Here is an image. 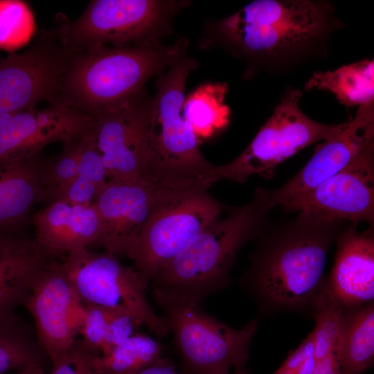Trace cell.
<instances>
[{"label": "cell", "instance_id": "1", "mask_svg": "<svg viewBox=\"0 0 374 374\" xmlns=\"http://www.w3.org/2000/svg\"><path fill=\"white\" fill-rule=\"evenodd\" d=\"M350 224L308 210L287 222H267L256 236L249 267L240 280L260 313L314 317L328 251Z\"/></svg>", "mask_w": 374, "mask_h": 374}, {"label": "cell", "instance_id": "2", "mask_svg": "<svg viewBox=\"0 0 374 374\" xmlns=\"http://www.w3.org/2000/svg\"><path fill=\"white\" fill-rule=\"evenodd\" d=\"M343 26L326 1L256 0L210 24L205 43L244 60L250 74L273 72L326 55Z\"/></svg>", "mask_w": 374, "mask_h": 374}, {"label": "cell", "instance_id": "3", "mask_svg": "<svg viewBox=\"0 0 374 374\" xmlns=\"http://www.w3.org/2000/svg\"><path fill=\"white\" fill-rule=\"evenodd\" d=\"M181 37L171 45L100 46L73 53L60 95V103L86 116L118 106L145 89V82L161 75L186 54Z\"/></svg>", "mask_w": 374, "mask_h": 374}, {"label": "cell", "instance_id": "4", "mask_svg": "<svg viewBox=\"0 0 374 374\" xmlns=\"http://www.w3.org/2000/svg\"><path fill=\"white\" fill-rule=\"evenodd\" d=\"M272 208L269 191L257 188L249 203L213 221L159 269L150 283L152 290L199 303L226 287L238 251L267 223Z\"/></svg>", "mask_w": 374, "mask_h": 374}, {"label": "cell", "instance_id": "5", "mask_svg": "<svg viewBox=\"0 0 374 374\" xmlns=\"http://www.w3.org/2000/svg\"><path fill=\"white\" fill-rule=\"evenodd\" d=\"M197 66L196 60L186 54L155 82L150 116L149 181L207 190L218 181L215 166L204 157L200 141L181 113L187 78Z\"/></svg>", "mask_w": 374, "mask_h": 374}, {"label": "cell", "instance_id": "6", "mask_svg": "<svg viewBox=\"0 0 374 374\" xmlns=\"http://www.w3.org/2000/svg\"><path fill=\"white\" fill-rule=\"evenodd\" d=\"M165 312L184 374H229L245 367L258 324L231 328L206 313L199 303L152 290Z\"/></svg>", "mask_w": 374, "mask_h": 374}, {"label": "cell", "instance_id": "7", "mask_svg": "<svg viewBox=\"0 0 374 374\" xmlns=\"http://www.w3.org/2000/svg\"><path fill=\"white\" fill-rule=\"evenodd\" d=\"M187 1L94 0L75 21L55 28L62 44L76 53L96 46L127 47L159 42Z\"/></svg>", "mask_w": 374, "mask_h": 374}, {"label": "cell", "instance_id": "8", "mask_svg": "<svg viewBox=\"0 0 374 374\" xmlns=\"http://www.w3.org/2000/svg\"><path fill=\"white\" fill-rule=\"evenodd\" d=\"M79 301L132 316L158 337L169 327L150 305L144 285L134 268L123 265L116 256L80 249L57 258Z\"/></svg>", "mask_w": 374, "mask_h": 374}, {"label": "cell", "instance_id": "9", "mask_svg": "<svg viewBox=\"0 0 374 374\" xmlns=\"http://www.w3.org/2000/svg\"><path fill=\"white\" fill-rule=\"evenodd\" d=\"M299 89L287 88L273 114L247 147L231 162L215 166L217 180L244 183L252 175L271 178L277 166L301 150L341 132L348 122L327 125L308 117L299 103Z\"/></svg>", "mask_w": 374, "mask_h": 374}, {"label": "cell", "instance_id": "10", "mask_svg": "<svg viewBox=\"0 0 374 374\" xmlns=\"http://www.w3.org/2000/svg\"><path fill=\"white\" fill-rule=\"evenodd\" d=\"M221 204L207 190L177 192L156 207L125 255L144 285L219 217Z\"/></svg>", "mask_w": 374, "mask_h": 374}, {"label": "cell", "instance_id": "11", "mask_svg": "<svg viewBox=\"0 0 374 374\" xmlns=\"http://www.w3.org/2000/svg\"><path fill=\"white\" fill-rule=\"evenodd\" d=\"M73 55L54 28L42 30L26 50L0 58V114L35 109L41 102L60 104Z\"/></svg>", "mask_w": 374, "mask_h": 374}, {"label": "cell", "instance_id": "12", "mask_svg": "<svg viewBox=\"0 0 374 374\" xmlns=\"http://www.w3.org/2000/svg\"><path fill=\"white\" fill-rule=\"evenodd\" d=\"M152 97L145 89L95 116L94 143L108 180L148 179Z\"/></svg>", "mask_w": 374, "mask_h": 374}, {"label": "cell", "instance_id": "13", "mask_svg": "<svg viewBox=\"0 0 374 374\" xmlns=\"http://www.w3.org/2000/svg\"><path fill=\"white\" fill-rule=\"evenodd\" d=\"M25 305L33 319L37 341L54 368L75 343L84 314V305L57 259L39 272Z\"/></svg>", "mask_w": 374, "mask_h": 374}, {"label": "cell", "instance_id": "14", "mask_svg": "<svg viewBox=\"0 0 374 374\" xmlns=\"http://www.w3.org/2000/svg\"><path fill=\"white\" fill-rule=\"evenodd\" d=\"M182 190L142 179L108 180L93 203L100 227L96 245L125 256L158 204Z\"/></svg>", "mask_w": 374, "mask_h": 374}, {"label": "cell", "instance_id": "15", "mask_svg": "<svg viewBox=\"0 0 374 374\" xmlns=\"http://www.w3.org/2000/svg\"><path fill=\"white\" fill-rule=\"evenodd\" d=\"M374 143L344 168L283 205L288 212L304 210L357 226L373 227Z\"/></svg>", "mask_w": 374, "mask_h": 374}, {"label": "cell", "instance_id": "16", "mask_svg": "<svg viewBox=\"0 0 374 374\" xmlns=\"http://www.w3.org/2000/svg\"><path fill=\"white\" fill-rule=\"evenodd\" d=\"M95 123L94 118L62 104L0 114V161L26 159L51 143L81 139Z\"/></svg>", "mask_w": 374, "mask_h": 374}, {"label": "cell", "instance_id": "17", "mask_svg": "<svg viewBox=\"0 0 374 374\" xmlns=\"http://www.w3.org/2000/svg\"><path fill=\"white\" fill-rule=\"evenodd\" d=\"M374 143V103L359 106L355 117L335 136L318 144L304 167L284 185L269 191L272 206L283 205L334 175Z\"/></svg>", "mask_w": 374, "mask_h": 374}, {"label": "cell", "instance_id": "18", "mask_svg": "<svg viewBox=\"0 0 374 374\" xmlns=\"http://www.w3.org/2000/svg\"><path fill=\"white\" fill-rule=\"evenodd\" d=\"M337 249L326 285L343 309L358 308L374 299L373 228L359 233L350 224L336 240Z\"/></svg>", "mask_w": 374, "mask_h": 374}, {"label": "cell", "instance_id": "19", "mask_svg": "<svg viewBox=\"0 0 374 374\" xmlns=\"http://www.w3.org/2000/svg\"><path fill=\"white\" fill-rule=\"evenodd\" d=\"M40 250L51 258H59L71 251L96 244L100 232L97 211L89 206L55 201L32 216Z\"/></svg>", "mask_w": 374, "mask_h": 374}, {"label": "cell", "instance_id": "20", "mask_svg": "<svg viewBox=\"0 0 374 374\" xmlns=\"http://www.w3.org/2000/svg\"><path fill=\"white\" fill-rule=\"evenodd\" d=\"M52 259L33 239L0 230V312L25 305L35 280Z\"/></svg>", "mask_w": 374, "mask_h": 374}, {"label": "cell", "instance_id": "21", "mask_svg": "<svg viewBox=\"0 0 374 374\" xmlns=\"http://www.w3.org/2000/svg\"><path fill=\"white\" fill-rule=\"evenodd\" d=\"M47 160L41 153L0 161V230H14L24 223L33 207L46 202L43 172Z\"/></svg>", "mask_w": 374, "mask_h": 374}, {"label": "cell", "instance_id": "22", "mask_svg": "<svg viewBox=\"0 0 374 374\" xmlns=\"http://www.w3.org/2000/svg\"><path fill=\"white\" fill-rule=\"evenodd\" d=\"M338 355L343 374H362L374 359V304L343 309Z\"/></svg>", "mask_w": 374, "mask_h": 374}, {"label": "cell", "instance_id": "23", "mask_svg": "<svg viewBox=\"0 0 374 374\" xmlns=\"http://www.w3.org/2000/svg\"><path fill=\"white\" fill-rule=\"evenodd\" d=\"M318 89L332 93L348 108L374 99V62L364 59L343 65L334 71H316L305 84L304 89Z\"/></svg>", "mask_w": 374, "mask_h": 374}, {"label": "cell", "instance_id": "24", "mask_svg": "<svg viewBox=\"0 0 374 374\" xmlns=\"http://www.w3.org/2000/svg\"><path fill=\"white\" fill-rule=\"evenodd\" d=\"M226 83H207L197 87L184 99L181 113L196 137L208 139L225 128L230 109L224 103Z\"/></svg>", "mask_w": 374, "mask_h": 374}, {"label": "cell", "instance_id": "25", "mask_svg": "<svg viewBox=\"0 0 374 374\" xmlns=\"http://www.w3.org/2000/svg\"><path fill=\"white\" fill-rule=\"evenodd\" d=\"M163 346L152 337L136 333L104 354L96 355L91 364L94 374H137L162 362Z\"/></svg>", "mask_w": 374, "mask_h": 374}, {"label": "cell", "instance_id": "26", "mask_svg": "<svg viewBox=\"0 0 374 374\" xmlns=\"http://www.w3.org/2000/svg\"><path fill=\"white\" fill-rule=\"evenodd\" d=\"M43 353L27 323L14 311L0 312V374L42 364Z\"/></svg>", "mask_w": 374, "mask_h": 374}, {"label": "cell", "instance_id": "27", "mask_svg": "<svg viewBox=\"0 0 374 374\" xmlns=\"http://www.w3.org/2000/svg\"><path fill=\"white\" fill-rule=\"evenodd\" d=\"M314 332V367L312 374H343L338 355L339 325L323 318L316 322Z\"/></svg>", "mask_w": 374, "mask_h": 374}, {"label": "cell", "instance_id": "28", "mask_svg": "<svg viewBox=\"0 0 374 374\" xmlns=\"http://www.w3.org/2000/svg\"><path fill=\"white\" fill-rule=\"evenodd\" d=\"M87 135L63 144L60 154L55 159L47 160L43 172V184L47 195V203L58 189L77 174L80 155Z\"/></svg>", "mask_w": 374, "mask_h": 374}, {"label": "cell", "instance_id": "29", "mask_svg": "<svg viewBox=\"0 0 374 374\" xmlns=\"http://www.w3.org/2000/svg\"><path fill=\"white\" fill-rule=\"evenodd\" d=\"M83 305L84 314L80 333L85 342L100 353L110 321L122 313L98 305Z\"/></svg>", "mask_w": 374, "mask_h": 374}, {"label": "cell", "instance_id": "30", "mask_svg": "<svg viewBox=\"0 0 374 374\" xmlns=\"http://www.w3.org/2000/svg\"><path fill=\"white\" fill-rule=\"evenodd\" d=\"M100 351L83 339L77 341L61 362L54 368L51 374H90L93 357Z\"/></svg>", "mask_w": 374, "mask_h": 374}, {"label": "cell", "instance_id": "31", "mask_svg": "<svg viewBox=\"0 0 374 374\" xmlns=\"http://www.w3.org/2000/svg\"><path fill=\"white\" fill-rule=\"evenodd\" d=\"M314 367V332L292 351L275 374H312Z\"/></svg>", "mask_w": 374, "mask_h": 374}, {"label": "cell", "instance_id": "32", "mask_svg": "<svg viewBox=\"0 0 374 374\" xmlns=\"http://www.w3.org/2000/svg\"><path fill=\"white\" fill-rule=\"evenodd\" d=\"M143 323L131 315L119 314L110 321L100 354H104L136 334Z\"/></svg>", "mask_w": 374, "mask_h": 374}, {"label": "cell", "instance_id": "33", "mask_svg": "<svg viewBox=\"0 0 374 374\" xmlns=\"http://www.w3.org/2000/svg\"><path fill=\"white\" fill-rule=\"evenodd\" d=\"M90 374H94L92 371ZM137 374H184L181 371H177L175 365L168 359L152 365Z\"/></svg>", "mask_w": 374, "mask_h": 374}, {"label": "cell", "instance_id": "34", "mask_svg": "<svg viewBox=\"0 0 374 374\" xmlns=\"http://www.w3.org/2000/svg\"><path fill=\"white\" fill-rule=\"evenodd\" d=\"M13 374H44L42 364H32Z\"/></svg>", "mask_w": 374, "mask_h": 374}, {"label": "cell", "instance_id": "35", "mask_svg": "<svg viewBox=\"0 0 374 374\" xmlns=\"http://www.w3.org/2000/svg\"><path fill=\"white\" fill-rule=\"evenodd\" d=\"M229 374H249L248 372L246 371L244 367L242 368H238L233 370L232 373H229Z\"/></svg>", "mask_w": 374, "mask_h": 374}]
</instances>
